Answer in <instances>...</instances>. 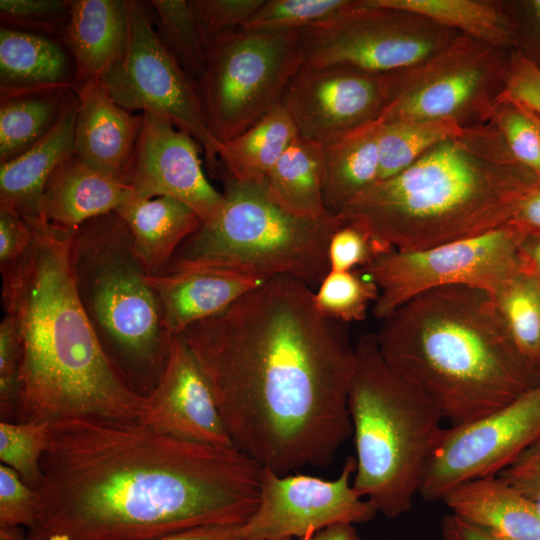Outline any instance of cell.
Instances as JSON below:
<instances>
[{
    "instance_id": "cell-1",
    "label": "cell",
    "mask_w": 540,
    "mask_h": 540,
    "mask_svg": "<svg viewBox=\"0 0 540 540\" xmlns=\"http://www.w3.org/2000/svg\"><path fill=\"white\" fill-rule=\"evenodd\" d=\"M180 335L235 448L278 475L333 462L352 434L355 348L309 286L270 278Z\"/></svg>"
},
{
    "instance_id": "cell-2",
    "label": "cell",
    "mask_w": 540,
    "mask_h": 540,
    "mask_svg": "<svg viewBox=\"0 0 540 540\" xmlns=\"http://www.w3.org/2000/svg\"><path fill=\"white\" fill-rule=\"evenodd\" d=\"M28 540H158L205 524H243L263 467L235 447L159 433L140 421L51 422Z\"/></svg>"
},
{
    "instance_id": "cell-3",
    "label": "cell",
    "mask_w": 540,
    "mask_h": 540,
    "mask_svg": "<svg viewBox=\"0 0 540 540\" xmlns=\"http://www.w3.org/2000/svg\"><path fill=\"white\" fill-rule=\"evenodd\" d=\"M25 220L31 245L1 270L3 309L15 321L21 346L17 422L73 416L141 422L146 397L112 365L77 295L69 259L74 230Z\"/></svg>"
},
{
    "instance_id": "cell-4",
    "label": "cell",
    "mask_w": 540,
    "mask_h": 540,
    "mask_svg": "<svg viewBox=\"0 0 540 540\" xmlns=\"http://www.w3.org/2000/svg\"><path fill=\"white\" fill-rule=\"evenodd\" d=\"M539 180L490 121L377 180L337 215L362 224L393 250L419 251L508 223Z\"/></svg>"
},
{
    "instance_id": "cell-5",
    "label": "cell",
    "mask_w": 540,
    "mask_h": 540,
    "mask_svg": "<svg viewBox=\"0 0 540 540\" xmlns=\"http://www.w3.org/2000/svg\"><path fill=\"white\" fill-rule=\"evenodd\" d=\"M385 362L449 426L479 419L539 382L515 351L487 290L453 285L423 292L382 320Z\"/></svg>"
},
{
    "instance_id": "cell-6",
    "label": "cell",
    "mask_w": 540,
    "mask_h": 540,
    "mask_svg": "<svg viewBox=\"0 0 540 540\" xmlns=\"http://www.w3.org/2000/svg\"><path fill=\"white\" fill-rule=\"evenodd\" d=\"M69 259L80 303L105 354L134 391L148 396L173 335L120 215L110 212L75 229Z\"/></svg>"
},
{
    "instance_id": "cell-7",
    "label": "cell",
    "mask_w": 540,
    "mask_h": 540,
    "mask_svg": "<svg viewBox=\"0 0 540 540\" xmlns=\"http://www.w3.org/2000/svg\"><path fill=\"white\" fill-rule=\"evenodd\" d=\"M348 392L355 491L387 518L412 507L444 430L437 408L383 359L375 333L361 336Z\"/></svg>"
},
{
    "instance_id": "cell-8",
    "label": "cell",
    "mask_w": 540,
    "mask_h": 540,
    "mask_svg": "<svg viewBox=\"0 0 540 540\" xmlns=\"http://www.w3.org/2000/svg\"><path fill=\"white\" fill-rule=\"evenodd\" d=\"M213 172L224 184V205L181 244L168 266H214L261 281L289 276L315 291L330 271L329 241L344 220L330 212L317 219L291 215L269 198L263 183L238 181L219 164Z\"/></svg>"
},
{
    "instance_id": "cell-9",
    "label": "cell",
    "mask_w": 540,
    "mask_h": 540,
    "mask_svg": "<svg viewBox=\"0 0 540 540\" xmlns=\"http://www.w3.org/2000/svg\"><path fill=\"white\" fill-rule=\"evenodd\" d=\"M303 62L298 32L239 29L208 42L196 87L213 137L223 144L279 105Z\"/></svg>"
},
{
    "instance_id": "cell-10",
    "label": "cell",
    "mask_w": 540,
    "mask_h": 540,
    "mask_svg": "<svg viewBox=\"0 0 540 540\" xmlns=\"http://www.w3.org/2000/svg\"><path fill=\"white\" fill-rule=\"evenodd\" d=\"M511 52L460 34L425 60L381 74L384 107L379 119H451L464 126L490 122Z\"/></svg>"
},
{
    "instance_id": "cell-11",
    "label": "cell",
    "mask_w": 540,
    "mask_h": 540,
    "mask_svg": "<svg viewBox=\"0 0 540 540\" xmlns=\"http://www.w3.org/2000/svg\"><path fill=\"white\" fill-rule=\"evenodd\" d=\"M460 34L417 13L370 6L364 0L298 31L303 65H347L375 74L417 64Z\"/></svg>"
},
{
    "instance_id": "cell-12",
    "label": "cell",
    "mask_w": 540,
    "mask_h": 540,
    "mask_svg": "<svg viewBox=\"0 0 540 540\" xmlns=\"http://www.w3.org/2000/svg\"><path fill=\"white\" fill-rule=\"evenodd\" d=\"M524 234L508 222L472 238L379 255L362 269L379 290L374 316L384 320L413 297L439 287L466 285L494 292L520 268Z\"/></svg>"
},
{
    "instance_id": "cell-13",
    "label": "cell",
    "mask_w": 540,
    "mask_h": 540,
    "mask_svg": "<svg viewBox=\"0 0 540 540\" xmlns=\"http://www.w3.org/2000/svg\"><path fill=\"white\" fill-rule=\"evenodd\" d=\"M126 6L127 44L101 82L126 110L162 115L192 136L213 170L222 144L207 127L196 83L161 44L143 2L126 0Z\"/></svg>"
},
{
    "instance_id": "cell-14",
    "label": "cell",
    "mask_w": 540,
    "mask_h": 540,
    "mask_svg": "<svg viewBox=\"0 0 540 540\" xmlns=\"http://www.w3.org/2000/svg\"><path fill=\"white\" fill-rule=\"evenodd\" d=\"M540 441V381L509 404L472 422L444 428L419 490L442 500L456 486L494 476Z\"/></svg>"
},
{
    "instance_id": "cell-15",
    "label": "cell",
    "mask_w": 540,
    "mask_h": 540,
    "mask_svg": "<svg viewBox=\"0 0 540 540\" xmlns=\"http://www.w3.org/2000/svg\"><path fill=\"white\" fill-rule=\"evenodd\" d=\"M356 460L348 457L334 480L262 469L259 505L242 526V540L309 537L336 524L372 520L375 507L353 488Z\"/></svg>"
},
{
    "instance_id": "cell-16",
    "label": "cell",
    "mask_w": 540,
    "mask_h": 540,
    "mask_svg": "<svg viewBox=\"0 0 540 540\" xmlns=\"http://www.w3.org/2000/svg\"><path fill=\"white\" fill-rule=\"evenodd\" d=\"M281 104L300 137L325 146L379 119L384 107L382 77L347 65H302Z\"/></svg>"
},
{
    "instance_id": "cell-17",
    "label": "cell",
    "mask_w": 540,
    "mask_h": 540,
    "mask_svg": "<svg viewBox=\"0 0 540 540\" xmlns=\"http://www.w3.org/2000/svg\"><path fill=\"white\" fill-rule=\"evenodd\" d=\"M126 183L137 198L171 197L207 222L224 205L223 193L206 179L199 143L168 118L143 112Z\"/></svg>"
},
{
    "instance_id": "cell-18",
    "label": "cell",
    "mask_w": 540,
    "mask_h": 540,
    "mask_svg": "<svg viewBox=\"0 0 540 540\" xmlns=\"http://www.w3.org/2000/svg\"><path fill=\"white\" fill-rule=\"evenodd\" d=\"M141 422L182 440L234 447L209 380L181 335L172 336L163 372L146 396Z\"/></svg>"
},
{
    "instance_id": "cell-19",
    "label": "cell",
    "mask_w": 540,
    "mask_h": 540,
    "mask_svg": "<svg viewBox=\"0 0 540 540\" xmlns=\"http://www.w3.org/2000/svg\"><path fill=\"white\" fill-rule=\"evenodd\" d=\"M75 92L74 153L96 170L126 183L142 114H132L117 104L100 78L78 83Z\"/></svg>"
},
{
    "instance_id": "cell-20",
    "label": "cell",
    "mask_w": 540,
    "mask_h": 540,
    "mask_svg": "<svg viewBox=\"0 0 540 540\" xmlns=\"http://www.w3.org/2000/svg\"><path fill=\"white\" fill-rule=\"evenodd\" d=\"M155 290L165 326L171 335L212 317L263 281L214 266H168L159 274H148Z\"/></svg>"
},
{
    "instance_id": "cell-21",
    "label": "cell",
    "mask_w": 540,
    "mask_h": 540,
    "mask_svg": "<svg viewBox=\"0 0 540 540\" xmlns=\"http://www.w3.org/2000/svg\"><path fill=\"white\" fill-rule=\"evenodd\" d=\"M133 196L130 185L96 170L73 152L49 178L40 215L51 225L75 230L90 219L117 211Z\"/></svg>"
},
{
    "instance_id": "cell-22",
    "label": "cell",
    "mask_w": 540,
    "mask_h": 540,
    "mask_svg": "<svg viewBox=\"0 0 540 540\" xmlns=\"http://www.w3.org/2000/svg\"><path fill=\"white\" fill-rule=\"evenodd\" d=\"M76 70L57 39L10 27L0 29L1 98L75 90Z\"/></svg>"
},
{
    "instance_id": "cell-23",
    "label": "cell",
    "mask_w": 540,
    "mask_h": 540,
    "mask_svg": "<svg viewBox=\"0 0 540 540\" xmlns=\"http://www.w3.org/2000/svg\"><path fill=\"white\" fill-rule=\"evenodd\" d=\"M77 103L76 95L43 138L1 163L0 207L14 210L24 219L41 218L45 186L57 166L74 152Z\"/></svg>"
},
{
    "instance_id": "cell-24",
    "label": "cell",
    "mask_w": 540,
    "mask_h": 540,
    "mask_svg": "<svg viewBox=\"0 0 540 540\" xmlns=\"http://www.w3.org/2000/svg\"><path fill=\"white\" fill-rule=\"evenodd\" d=\"M60 38L73 59L77 83L102 77L127 44L126 0H71Z\"/></svg>"
},
{
    "instance_id": "cell-25",
    "label": "cell",
    "mask_w": 540,
    "mask_h": 540,
    "mask_svg": "<svg viewBox=\"0 0 540 540\" xmlns=\"http://www.w3.org/2000/svg\"><path fill=\"white\" fill-rule=\"evenodd\" d=\"M442 501L453 514L502 540H540L536 507L498 475L464 482Z\"/></svg>"
},
{
    "instance_id": "cell-26",
    "label": "cell",
    "mask_w": 540,
    "mask_h": 540,
    "mask_svg": "<svg viewBox=\"0 0 540 540\" xmlns=\"http://www.w3.org/2000/svg\"><path fill=\"white\" fill-rule=\"evenodd\" d=\"M116 212L132 236L136 255L151 275L165 270L181 244L202 224L191 207L165 196H133Z\"/></svg>"
},
{
    "instance_id": "cell-27",
    "label": "cell",
    "mask_w": 540,
    "mask_h": 540,
    "mask_svg": "<svg viewBox=\"0 0 540 540\" xmlns=\"http://www.w3.org/2000/svg\"><path fill=\"white\" fill-rule=\"evenodd\" d=\"M380 126L377 119L323 146L326 211L339 214L378 180Z\"/></svg>"
},
{
    "instance_id": "cell-28",
    "label": "cell",
    "mask_w": 540,
    "mask_h": 540,
    "mask_svg": "<svg viewBox=\"0 0 540 540\" xmlns=\"http://www.w3.org/2000/svg\"><path fill=\"white\" fill-rule=\"evenodd\" d=\"M324 148L298 136L267 174L269 198L287 213L317 219L328 213L323 200Z\"/></svg>"
},
{
    "instance_id": "cell-29",
    "label": "cell",
    "mask_w": 540,
    "mask_h": 540,
    "mask_svg": "<svg viewBox=\"0 0 540 540\" xmlns=\"http://www.w3.org/2000/svg\"><path fill=\"white\" fill-rule=\"evenodd\" d=\"M367 5L408 10L446 28L505 51L516 49L513 22L503 1L364 0Z\"/></svg>"
},
{
    "instance_id": "cell-30",
    "label": "cell",
    "mask_w": 540,
    "mask_h": 540,
    "mask_svg": "<svg viewBox=\"0 0 540 540\" xmlns=\"http://www.w3.org/2000/svg\"><path fill=\"white\" fill-rule=\"evenodd\" d=\"M299 136L280 103L248 129L222 144L221 168L241 182L263 183L267 174Z\"/></svg>"
},
{
    "instance_id": "cell-31",
    "label": "cell",
    "mask_w": 540,
    "mask_h": 540,
    "mask_svg": "<svg viewBox=\"0 0 540 540\" xmlns=\"http://www.w3.org/2000/svg\"><path fill=\"white\" fill-rule=\"evenodd\" d=\"M75 90L1 98L0 163L33 146L56 124Z\"/></svg>"
},
{
    "instance_id": "cell-32",
    "label": "cell",
    "mask_w": 540,
    "mask_h": 540,
    "mask_svg": "<svg viewBox=\"0 0 540 540\" xmlns=\"http://www.w3.org/2000/svg\"><path fill=\"white\" fill-rule=\"evenodd\" d=\"M491 295L515 351L540 380V281L519 268Z\"/></svg>"
},
{
    "instance_id": "cell-33",
    "label": "cell",
    "mask_w": 540,
    "mask_h": 540,
    "mask_svg": "<svg viewBox=\"0 0 540 540\" xmlns=\"http://www.w3.org/2000/svg\"><path fill=\"white\" fill-rule=\"evenodd\" d=\"M471 127L451 119L381 121L378 180L398 174L435 145L463 136Z\"/></svg>"
},
{
    "instance_id": "cell-34",
    "label": "cell",
    "mask_w": 540,
    "mask_h": 540,
    "mask_svg": "<svg viewBox=\"0 0 540 540\" xmlns=\"http://www.w3.org/2000/svg\"><path fill=\"white\" fill-rule=\"evenodd\" d=\"M153 25L167 52L196 83L206 67V43L187 0H152Z\"/></svg>"
},
{
    "instance_id": "cell-35",
    "label": "cell",
    "mask_w": 540,
    "mask_h": 540,
    "mask_svg": "<svg viewBox=\"0 0 540 540\" xmlns=\"http://www.w3.org/2000/svg\"><path fill=\"white\" fill-rule=\"evenodd\" d=\"M356 0H265L242 28L250 32H298L329 21L350 9Z\"/></svg>"
},
{
    "instance_id": "cell-36",
    "label": "cell",
    "mask_w": 540,
    "mask_h": 540,
    "mask_svg": "<svg viewBox=\"0 0 540 540\" xmlns=\"http://www.w3.org/2000/svg\"><path fill=\"white\" fill-rule=\"evenodd\" d=\"M378 295V287L364 273L329 271L314 291V302L323 315L347 324L363 320Z\"/></svg>"
},
{
    "instance_id": "cell-37",
    "label": "cell",
    "mask_w": 540,
    "mask_h": 540,
    "mask_svg": "<svg viewBox=\"0 0 540 540\" xmlns=\"http://www.w3.org/2000/svg\"><path fill=\"white\" fill-rule=\"evenodd\" d=\"M52 421H0V460L30 487L42 481L41 461L48 449Z\"/></svg>"
},
{
    "instance_id": "cell-38",
    "label": "cell",
    "mask_w": 540,
    "mask_h": 540,
    "mask_svg": "<svg viewBox=\"0 0 540 540\" xmlns=\"http://www.w3.org/2000/svg\"><path fill=\"white\" fill-rule=\"evenodd\" d=\"M490 121L515 159L540 179V136L522 109L514 101L498 97Z\"/></svg>"
},
{
    "instance_id": "cell-39",
    "label": "cell",
    "mask_w": 540,
    "mask_h": 540,
    "mask_svg": "<svg viewBox=\"0 0 540 540\" xmlns=\"http://www.w3.org/2000/svg\"><path fill=\"white\" fill-rule=\"evenodd\" d=\"M393 250L365 226L345 221L332 234L328 247L330 271H352L367 267L379 255Z\"/></svg>"
},
{
    "instance_id": "cell-40",
    "label": "cell",
    "mask_w": 540,
    "mask_h": 540,
    "mask_svg": "<svg viewBox=\"0 0 540 540\" xmlns=\"http://www.w3.org/2000/svg\"><path fill=\"white\" fill-rule=\"evenodd\" d=\"M70 7V0H1L0 15L10 28L61 37Z\"/></svg>"
},
{
    "instance_id": "cell-41",
    "label": "cell",
    "mask_w": 540,
    "mask_h": 540,
    "mask_svg": "<svg viewBox=\"0 0 540 540\" xmlns=\"http://www.w3.org/2000/svg\"><path fill=\"white\" fill-rule=\"evenodd\" d=\"M21 385L20 340L14 319L5 313L0 323L1 421H18Z\"/></svg>"
},
{
    "instance_id": "cell-42",
    "label": "cell",
    "mask_w": 540,
    "mask_h": 540,
    "mask_svg": "<svg viewBox=\"0 0 540 540\" xmlns=\"http://www.w3.org/2000/svg\"><path fill=\"white\" fill-rule=\"evenodd\" d=\"M265 0H188L206 43L242 29Z\"/></svg>"
},
{
    "instance_id": "cell-43",
    "label": "cell",
    "mask_w": 540,
    "mask_h": 540,
    "mask_svg": "<svg viewBox=\"0 0 540 540\" xmlns=\"http://www.w3.org/2000/svg\"><path fill=\"white\" fill-rule=\"evenodd\" d=\"M40 509L38 491L28 486L12 468L0 465V525L35 524Z\"/></svg>"
},
{
    "instance_id": "cell-44",
    "label": "cell",
    "mask_w": 540,
    "mask_h": 540,
    "mask_svg": "<svg viewBox=\"0 0 540 540\" xmlns=\"http://www.w3.org/2000/svg\"><path fill=\"white\" fill-rule=\"evenodd\" d=\"M499 97L516 101L540 115V68L517 50L510 53L506 81Z\"/></svg>"
},
{
    "instance_id": "cell-45",
    "label": "cell",
    "mask_w": 540,
    "mask_h": 540,
    "mask_svg": "<svg viewBox=\"0 0 540 540\" xmlns=\"http://www.w3.org/2000/svg\"><path fill=\"white\" fill-rule=\"evenodd\" d=\"M513 22L516 49L540 68V0L503 1Z\"/></svg>"
},
{
    "instance_id": "cell-46",
    "label": "cell",
    "mask_w": 540,
    "mask_h": 540,
    "mask_svg": "<svg viewBox=\"0 0 540 540\" xmlns=\"http://www.w3.org/2000/svg\"><path fill=\"white\" fill-rule=\"evenodd\" d=\"M33 239L30 224L17 212L0 207V270L15 264Z\"/></svg>"
},
{
    "instance_id": "cell-47",
    "label": "cell",
    "mask_w": 540,
    "mask_h": 540,
    "mask_svg": "<svg viewBox=\"0 0 540 540\" xmlns=\"http://www.w3.org/2000/svg\"><path fill=\"white\" fill-rule=\"evenodd\" d=\"M512 486L540 481V441L497 474Z\"/></svg>"
},
{
    "instance_id": "cell-48",
    "label": "cell",
    "mask_w": 540,
    "mask_h": 540,
    "mask_svg": "<svg viewBox=\"0 0 540 540\" xmlns=\"http://www.w3.org/2000/svg\"><path fill=\"white\" fill-rule=\"evenodd\" d=\"M243 524L199 525L158 540H242Z\"/></svg>"
},
{
    "instance_id": "cell-49",
    "label": "cell",
    "mask_w": 540,
    "mask_h": 540,
    "mask_svg": "<svg viewBox=\"0 0 540 540\" xmlns=\"http://www.w3.org/2000/svg\"><path fill=\"white\" fill-rule=\"evenodd\" d=\"M509 222L525 234H540V180L521 200Z\"/></svg>"
},
{
    "instance_id": "cell-50",
    "label": "cell",
    "mask_w": 540,
    "mask_h": 540,
    "mask_svg": "<svg viewBox=\"0 0 540 540\" xmlns=\"http://www.w3.org/2000/svg\"><path fill=\"white\" fill-rule=\"evenodd\" d=\"M441 535L442 540H502L453 513L443 517Z\"/></svg>"
},
{
    "instance_id": "cell-51",
    "label": "cell",
    "mask_w": 540,
    "mask_h": 540,
    "mask_svg": "<svg viewBox=\"0 0 540 540\" xmlns=\"http://www.w3.org/2000/svg\"><path fill=\"white\" fill-rule=\"evenodd\" d=\"M520 268L540 281V234H524L519 245Z\"/></svg>"
},
{
    "instance_id": "cell-52",
    "label": "cell",
    "mask_w": 540,
    "mask_h": 540,
    "mask_svg": "<svg viewBox=\"0 0 540 540\" xmlns=\"http://www.w3.org/2000/svg\"><path fill=\"white\" fill-rule=\"evenodd\" d=\"M276 540H362L352 524L329 526L309 537L282 538Z\"/></svg>"
},
{
    "instance_id": "cell-53",
    "label": "cell",
    "mask_w": 540,
    "mask_h": 540,
    "mask_svg": "<svg viewBox=\"0 0 540 540\" xmlns=\"http://www.w3.org/2000/svg\"><path fill=\"white\" fill-rule=\"evenodd\" d=\"M0 540H28L27 529L21 526L0 525Z\"/></svg>"
},
{
    "instance_id": "cell-54",
    "label": "cell",
    "mask_w": 540,
    "mask_h": 540,
    "mask_svg": "<svg viewBox=\"0 0 540 540\" xmlns=\"http://www.w3.org/2000/svg\"><path fill=\"white\" fill-rule=\"evenodd\" d=\"M507 99V98H506ZM510 100V99H509ZM513 101V100H512ZM521 109L522 111L528 116V118L532 121L534 124L539 136H540V115L532 111L531 109L527 108L526 106L514 101Z\"/></svg>"
},
{
    "instance_id": "cell-55",
    "label": "cell",
    "mask_w": 540,
    "mask_h": 540,
    "mask_svg": "<svg viewBox=\"0 0 540 540\" xmlns=\"http://www.w3.org/2000/svg\"><path fill=\"white\" fill-rule=\"evenodd\" d=\"M540 381V380H539Z\"/></svg>"
}]
</instances>
